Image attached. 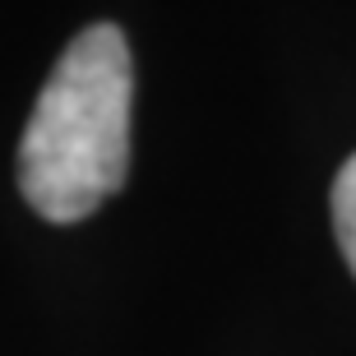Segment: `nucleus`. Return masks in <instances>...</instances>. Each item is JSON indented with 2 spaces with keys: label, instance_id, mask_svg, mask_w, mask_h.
<instances>
[{
  "label": "nucleus",
  "instance_id": "obj_1",
  "mask_svg": "<svg viewBox=\"0 0 356 356\" xmlns=\"http://www.w3.org/2000/svg\"><path fill=\"white\" fill-rule=\"evenodd\" d=\"M134 60L116 24H92L56 60L19 144V190L47 222H79L130 172Z\"/></svg>",
  "mask_w": 356,
  "mask_h": 356
},
{
  "label": "nucleus",
  "instance_id": "obj_2",
  "mask_svg": "<svg viewBox=\"0 0 356 356\" xmlns=\"http://www.w3.org/2000/svg\"><path fill=\"white\" fill-rule=\"evenodd\" d=\"M333 232H338V245L356 273V153L343 162V172L333 181Z\"/></svg>",
  "mask_w": 356,
  "mask_h": 356
}]
</instances>
